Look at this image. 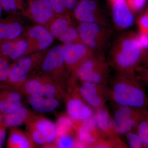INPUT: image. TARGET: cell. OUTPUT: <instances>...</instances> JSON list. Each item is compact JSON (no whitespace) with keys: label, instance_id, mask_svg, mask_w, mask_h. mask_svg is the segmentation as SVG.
Listing matches in <instances>:
<instances>
[{"label":"cell","instance_id":"cell-1","mask_svg":"<svg viewBox=\"0 0 148 148\" xmlns=\"http://www.w3.org/2000/svg\"><path fill=\"white\" fill-rule=\"evenodd\" d=\"M147 53L138 36L131 32H125L113 42L108 61L117 73H135Z\"/></svg>","mask_w":148,"mask_h":148},{"label":"cell","instance_id":"cell-2","mask_svg":"<svg viewBox=\"0 0 148 148\" xmlns=\"http://www.w3.org/2000/svg\"><path fill=\"white\" fill-rule=\"evenodd\" d=\"M108 84V100L115 107L148 109V96L136 73L116 72Z\"/></svg>","mask_w":148,"mask_h":148},{"label":"cell","instance_id":"cell-3","mask_svg":"<svg viewBox=\"0 0 148 148\" xmlns=\"http://www.w3.org/2000/svg\"><path fill=\"white\" fill-rule=\"evenodd\" d=\"M110 66L103 52L95 53L79 66L75 78L82 82L108 84L110 78Z\"/></svg>","mask_w":148,"mask_h":148},{"label":"cell","instance_id":"cell-4","mask_svg":"<svg viewBox=\"0 0 148 148\" xmlns=\"http://www.w3.org/2000/svg\"><path fill=\"white\" fill-rule=\"evenodd\" d=\"M81 40L95 53H101L112 35L109 26L98 23L79 22L77 27Z\"/></svg>","mask_w":148,"mask_h":148},{"label":"cell","instance_id":"cell-5","mask_svg":"<svg viewBox=\"0 0 148 148\" xmlns=\"http://www.w3.org/2000/svg\"><path fill=\"white\" fill-rule=\"evenodd\" d=\"M112 117L116 131L125 135L133 130L138 123L148 115V109L127 106H116Z\"/></svg>","mask_w":148,"mask_h":148},{"label":"cell","instance_id":"cell-6","mask_svg":"<svg viewBox=\"0 0 148 148\" xmlns=\"http://www.w3.org/2000/svg\"><path fill=\"white\" fill-rule=\"evenodd\" d=\"M22 88L29 95L38 97L58 100L67 96L62 87L47 76L28 79Z\"/></svg>","mask_w":148,"mask_h":148},{"label":"cell","instance_id":"cell-7","mask_svg":"<svg viewBox=\"0 0 148 148\" xmlns=\"http://www.w3.org/2000/svg\"><path fill=\"white\" fill-rule=\"evenodd\" d=\"M40 64L42 72L62 87L67 71L63 45L55 46L49 51L43 58Z\"/></svg>","mask_w":148,"mask_h":148},{"label":"cell","instance_id":"cell-8","mask_svg":"<svg viewBox=\"0 0 148 148\" xmlns=\"http://www.w3.org/2000/svg\"><path fill=\"white\" fill-rule=\"evenodd\" d=\"M44 56V54L39 51L18 58L10 66L8 80L16 86L22 87L33 69L40 64Z\"/></svg>","mask_w":148,"mask_h":148},{"label":"cell","instance_id":"cell-9","mask_svg":"<svg viewBox=\"0 0 148 148\" xmlns=\"http://www.w3.org/2000/svg\"><path fill=\"white\" fill-rule=\"evenodd\" d=\"M63 53L66 70L75 79L77 70L85 60L95 52L82 41L63 45Z\"/></svg>","mask_w":148,"mask_h":148},{"label":"cell","instance_id":"cell-10","mask_svg":"<svg viewBox=\"0 0 148 148\" xmlns=\"http://www.w3.org/2000/svg\"><path fill=\"white\" fill-rule=\"evenodd\" d=\"M78 90L83 100L95 112L106 107L108 100V84L82 82Z\"/></svg>","mask_w":148,"mask_h":148},{"label":"cell","instance_id":"cell-11","mask_svg":"<svg viewBox=\"0 0 148 148\" xmlns=\"http://www.w3.org/2000/svg\"><path fill=\"white\" fill-rule=\"evenodd\" d=\"M27 123L29 136L35 144L39 145H49L55 141L56 138V126L50 121L37 117Z\"/></svg>","mask_w":148,"mask_h":148},{"label":"cell","instance_id":"cell-12","mask_svg":"<svg viewBox=\"0 0 148 148\" xmlns=\"http://www.w3.org/2000/svg\"><path fill=\"white\" fill-rule=\"evenodd\" d=\"M25 36L29 43L27 54L43 51L54 41V37L47 27L40 24L30 27L26 31Z\"/></svg>","mask_w":148,"mask_h":148},{"label":"cell","instance_id":"cell-13","mask_svg":"<svg viewBox=\"0 0 148 148\" xmlns=\"http://www.w3.org/2000/svg\"><path fill=\"white\" fill-rule=\"evenodd\" d=\"M74 16L79 22L95 23L109 26L106 16L95 0H82L74 10Z\"/></svg>","mask_w":148,"mask_h":148},{"label":"cell","instance_id":"cell-14","mask_svg":"<svg viewBox=\"0 0 148 148\" xmlns=\"http://www.w3.org/2000/svg\"><path fill=\"white\" fill-rule=\"evenodd\" d=\"M77 138L84 147L94 148L99 141L104 139L98 130L94 118L79 123H74Z\"/></svg>","mask_w":148,"mask_h":148},{"label":"cell","instance_id":"cell-15","mask_svg":"<svg viewBox=\"0 0 148 148\" xmlns=\"http://www.w3.org/2000/svg\"><path fill=\"white\" fill-rule=\"evenodd\" d=\"M66 110L68 116L74 123H79L93 117L95 111L83 100L78 89L68 96Z\"/></svg>","mask_w":148,"mask_h":148},{"label":"cell","instance_id":"cell-16","mask_svg":"<svg viewBox=\"0 0 148 148\" xmlns=\"http://www.w3.org/2000/svg\"><path fill=\"white\" fill-rule=\"evenodd\" d=\"M112 14L114 24L119 30L128 29L134 24V15L125 0H120L112 4Z\"/></svg>","mask_w":148,"mask_h":148},{"label":"cell","instance_id":"cell-17","mask_svg":"<svg viewBox=\"0 0 148 148\" xmlns=\"http://www.w3.org/2000/svg\"><path fill=\"white\" fill-rule=\"evenodd\" d=\"M29 14L35 22L47 25L55 16V12L49 0H31Z\"/></svg>","mask_w":148,"mask_h":148},{"label":"cell","instance_id":"cell-18","mask_svg":"<svg viewBox=\"0 0 148 148\" xmlns=\"http://www.w3.org/2000/svg\"><path fill=\"white\" fill-rule=\"evenodd\" d=\"M96 125L105 139L119 138L114 125L112 117L106 107L95 111L93 116Z\"/></svg>","mask_w":148,"mask_h":148},{"label":"cell","instance_id":"cell-19","mask_svg":"<svg viewBox=\"0 0 148 148\" xmlns=\"http://www.w3.org/2000/svg\"><path fill=\"white\" fill-rule=\"evenodd\" d=\"M29 43L26 39L18 38L13 40L4 41L0 46V51L4 56L16 60L27 54Z\"/></svg>","mask_w":148,"mask_h":148},{"label":"cell","instance_id":"cell-20","mask_svg":"<svg viewBox=\"0 0 148 148\" xmlns=\"http://www.w3.org/2000/svg\"><path fill=\"white\" fill-rule=\"evenodd\" d=\"M36 118L27 108L22 106L16 110L5 114V124L7 127H17L33 121Z\"/></svg>","mask_w":148,"mask_h":148},{"label":"cell","instance_id":"cell-21","mask_svg":"<svg viewBox=\"0 0 148 148\" xmlns=\"http://www.w3.org/2000/svg\"><path fill=\"white\" fill-rule=\"evenodd\" d=\"M28 101L33 110L38 112L46 113L52 112L59 106V101L55 98L38 97L29 95Z\"/></svg>","mask_w":148,"mask_h":148},{"label":"cell","instance_id":"cell-22","mask_svg":"<svg viewBox=\"0 0 148 148\" xmlns=\"http://www.w3.org/2000/svg\"><path fill=\"white\" fill-rule=\"evenodd\" d=\"M23 32V25L18 21L0 22V41L17 39Z\"/></svg>","mask_w":148,"mask_h":148},{"label":"cell","instance_id":"cell-23","mask_svg":"<svg viewBox=\"0 0 148 148\" xmlns=\"http://www.w3.org/2000/svg\"><path fill=\"white\" fill-rule=\"evenodd\" d=\"M72 25L71 19L69 15L57 14L47 25V27L53 36L58 39L68 27Z\"/></svg>","mask_w":148,"mask_h":148},{"label":"cell","instance_id":"cell-24","mask_svg":"<svg viewBox=\"0 0 148 148\" xmlns=\"http://www.w3.org/2000/svg\"><path fill=\"white\" fill-rule=\"evenodd\" d=\"M9 143L11 147L15 148H29L33 146L28 137L19 130H15L11 133Z\"/></svg>","mask_w":148,"mask_h":148},{"label":"cell","instance_id":"cell-25","mask_svg":"<svg viewBox=\"0 0 148 148\" xmlns=\"http://www.w3.org/2000/svg\"><path fill=\"white\" fill-rule=\"evenodd\" d=\"M56 138L67 134H73L75 130L73 121L69 116H62L58 118L56 125Z\"/></svg>","mask_w":148,"mask_h":148},{"label":"cell","instance_id":"cell-26","mask_svg":"<svg viewBox=\"0 0 148 148\" xmlns=\"http://www.w3.org/2000/svg\"><path fill=\"white\" fill-rule=\"evenodd\" d=\"M58 39L64 45L82 41L77 28L74 27L73 25L68 27L58 37Z\"/></svg>","mask_w":148,"mask_h":148},{"label":"cell","instance_id":"cell-27","mask_svg":"<svg viewBox=\"0 0 148 148\" xmlns=\"http://www.w3.org/2000/svg\"><path fill=\"white\" fill-rule=\"evenodd\" d=\"M23 106L21 100H16L7 96L0 100V112L7 114L16 110Z\"/></svg>","mask_w":148,"mask_h":148},{"label":"cell","instance_id":"cell-28","mask_svg":"<svg viewBox=\"0 0 148 148\" xmlns=\"http://www.w3.org/2000/svg\"><path fill=\"white\" fill-rule=\"evenodd\" d=\"M56 145L58 148L78 147V140L75 138L73 134H67L57 137Z\"/></svg>","mask_w":148,"mask_h":148},{"label":"cell","instance_id":"cell-29","mask_svg":"<svg viewBox=\"0 0 148 148\" xmlns=\"http://www.w3.org/2000/svg\"><path fill=\"white\" fill-rule=\"evenodd\" d=\"M135 130L143 140L147 148H148V115L137 124Z\"/></svg>","mask_w":148,"mask_h":148},{"label":"cell","instance_id":"cell-30","mask_svg":"<svg viewBox=\"0 0 148 148\" xmlns=\"http://www.w3.org/2000/svg\"><path fill=\"white\" fill-rule=\"evenodd\" d=\"M128 146L131 148H147L143 140L135 130H132L125 135Z\"/></svg>","mask_w":148,"mask_h":148},{"label":"cell","instance_id":"cell-31","mask_svg":"<svg viewBox=\"0 0 148 148\" xmlns=\"http://www.w3.org/2000/svg\"><path fill=\"white\" fill-rule=\"evenodd\" d=\"M10 66L5 58L0 56V81L5 82L8 80Z\"/></svg>","mask_w":148,"mask_h":148},{"label":"cell","instance_id":"cell-32","mask_svg":"<svg viewBox=\"0 0 148 148\" xmlns=\"http://www.w3.org/2000/svg\"><path fill=\"white\" fill-rule=\"evenodd\" d=\"M3 9L8 12H15L20 8L19 0H0Z\"/></svg>","mask_w":148,"mask_h":148},{"label":"cell","instance_id":"cell-33","mask_svg":"<svg viewBox=\"0 0 148 148\" xmlns=\"http://www.w3.org/2000/svg\"><path fill=\"white\" fill-rule=\"evenodd\" d=\"M138 78L144 86L148 89V68L144 66H140L135 71Z\"/></svg>","mask_w":148,"mask_h":148},{"label":"cell","instance_id":"cell-34","mask_svg":"<svg viewBox=\"0 0 148 148\" xmlns=\"http://www.w3.org/2000/svg\"><path fill=\"white\" fill-rule=\"evenodd\" d=\"M55 13L62 14L66 11L65 0H49Z\"/></svg>","mask_w":148,"mask_h":148},{"label":"cell","instance_id":"cell-35","mask_svg":"<svg viewBox=\"0 0 148 148\" xmlns=\"http://www.w3.org/2000/svg\"><path fill=\"white\" fill-rule=\"evenodd\" d=\"M138 24L140 32L148 33V10L139 18Z\"/></svg>","mask_w":148,"mask_h":148},{"label":"cell","instance_id":"cell-36","mask_svg":"<svg viewBox=\"0 0 148 148\" xmlns=\"http://www.w3.org/2000/svg\"><path fill=\"white\" fill-rule=\"evenodd\" d=\"M147 0H127L130 8L132 11L137 12L143 8Z\"/></svg>","mask_w":148,"mask_h":148},{"label":"cell","instance_id":"cell-37","mask_svg":"<svg viewBox=\"0 0 148 148\" xmlns=\"http://www.w3.org/2000/svg\"><path fill=\"white\" fill-rule=\"evenodd\" d=\"M138 39L140 41L141 45L145 50L148 52V33H141L138 36Z\"/></svg>","mask_w":148,"mask_h":148},{"label":"cell","instance_id":"cell-38","mask_svg":"<svg viewBox=\"0 0 148 148\" xmlns=\"http://www.w3.org/2000/svg\"><path fill=\"white\" fill-rule=\"evenodd\" d=\"M65 3L66 11L74 10L77 4V0H65Z\"/></svg>","mask_w":148,"mask_h":148},{"label":"cell","instance_id":"cell-39","mask_svg":"<svg viewBox=\"0 0 148 148\" xmlns=\"http://www.w3.org/2000/svg\"><path fill=\"white\" fill-rule=\"evenodd\" d=\"M6 133L5 130L3 128H0V148L3 147L5 142Z\"/></svg>","mask_w":148,"mask_h":148},{"label":"cell","instance_id":"cell-40","mask_svg":"<svg viewBox=\"0 0 148 148\" xmlns=\"http://www.w3.org/2000/svg\"><path fill=\"white\" fill-rule=\"evenodd\" d=\"M143 63L144 64V66H143L148 68V52L146 54L145 58H144Z\"/></svg>","mask_w":148,"mask_h":148},{"label":"cell","instance_id":"cell-41","mask_svg":"<svg viewBox=\"0 0 148 148\" xmlns=\"http://www.w3.org/2000/svg\"><path fill=\"white\" fill-rule=\"evenodd\" d=\"M3 9L2 6L1 5V3H0V15L2 13Z\"/></svg>","mask_w":148,"mask_h":148},{"label":"cell","instance_id":"cell-42","mask_svg":"<svg viewBox=\"0 0 148 148\" xmlns=\"http://www.w3.org/2000/svg\"><path fill=\"white\" fill-rule=\"evenodd\" d=\"M111 2L112 3V4L118 1H120V0H110Z\"/></svg>","mask_w":148,"mask_h":148},{"label":"cell","instance_id":"cell-43","mask_svg":"<svg viewBox=\"0 0 148 148\" xmlns=\"http://www.w3.org/2000/svg\"><path fill=\"white\" fill-rule=\"evenodd\" d=\"M2 120V116L1 115V113H0V122H1V121Z\"/></svg>","mask_w":148,"mask_h":148}]
</instances>
